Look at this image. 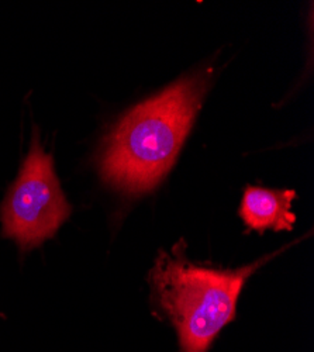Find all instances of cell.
<instances>
[{
  "mask_svg": "<svg viewBox=\"0 0 314 352\" xmlns=\"http://www.w3.org/2000/svg\"><path fill=\"white\" fill-rule=\"evenodd\" d=\"M208 86V74L192 75L131 109L104 141L102 178L127 195L157 188L174 166Z\"/></svg>",
  "mask_w": 314,
  "mask_h": 352,
  "instance_id": "1",
  "label": "cell"
},
{
  "mask_svg": "<svg viewBox=\"0 0 314 352\" xmlns=\"http://www.w3.org/2000/svg\"><path fill=\"white\" fill-rule=\"evenodd\" d=\"M276 254L232 271L189 261L183 243L172 252H159L150 272L153 298L174 324L181 352H209L221 330L237 318L247 280Z\"/></svg>",
  "mask_w": 314,
  "mask_h": 352,
  "instance_id": "2",
  "label": "cell"
},
{
  "mask_svg": "<svg viewBox=\"0 0 314 352\" xmlns=\"http://www.w3.org/2000/svg\"><path fill=\"white\" fill-rule=\"evenodd\" d=\"M72 213L56 173L54 160L40 144L34 130L16 182L2 204V234L23 252L52 239Z\"/></svg>",
  "mask_w": 314,
  "mask_h": 352,
  "instance_id": "3",
  "label": "cell"
},
{
  "mask_svg": "<svg viewBox=\"0 0 314 352\" xmlns=\"http://www.w3.org/2000/svg\"><path fill=\"white\" fill-rule=\"evenodd\" d=\"M293 199L295 190L248 186L238 213L249 231H292L296 223V214L292 212Z\"/></svg>",
  "mask_w": 314,
  "mask_h": 352,
  "instance_id": "4",
  "label": "cell"
}]
</instances>
